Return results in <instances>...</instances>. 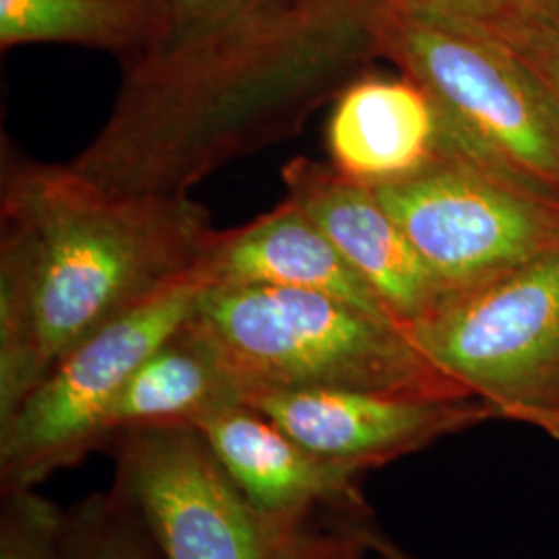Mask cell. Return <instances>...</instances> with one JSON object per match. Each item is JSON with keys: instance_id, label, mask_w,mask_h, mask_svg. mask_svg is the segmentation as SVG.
Segmentation results:
<instances>
[{"instance_id": "obj_3", "label": "cell", "mask_w": 559, "mask_h": 559, "mask_svg": "<svg viewBox=\"0 0 559 559\" xmlns=\"http://www.w3.org/2000/svg\"><path fill=\"white\" fill-rule=\"evenodd\" d=\"M187 325L242 400L297 390L475 399L427 359L406 328L320 293L210 284Z\"/></svg>"}, {"instance_id": "obj_20", "label": "cell", "mask_w": 559, "mask_h": 559, "mask_svg": "<svg viewBox=\"0 0 559 559\" xmlns=\"http://www.w3.org/2000/svg\"><path fill=\"white\" fill-rule=\"evenodd\" d=\"M360 539L365 540L369 554L376 559H417L413 558L408 551H404L399 543L385 537L380 533L373 522H365L359 528Z\"/></svg>"}, {"instance_id": "obj_7", "label": "cell", "mask_w": 559, "mask_h": 559, "mask_svg": "<svg viewBox=\"0 0 559 559\" xmlns=\"http://www.w3.org/2000/svg\"><path fill=\"white\" fill-rule=\"evenodd\" d=\"M210 284L200 265L64 355L0 423L2 491L38 487L100 448L110 406L141 365L189 323Z\"/></svg>"}, {"instance_id": "obj_12", "label": "cell", "mask_w": 559, "mask_h": 559, "mask_svg": "<svg viewBox=\"0 0 559 559\" xmlns=\"http://www.w3.org/2000/svg\"><path fill=\"white\" fill-rule=\"evenodd\" d=\"M201 267L212 284L320 293L369 316L396 321L332 240L290 200L247 226L218 230Z\"/></svg>"}, {"instance_id": "obj_9", "label": "cell", "mask_w": 559, "mask_h": 559, "mask_svg": "<svg viewBox=\"0 0 559 559\" xmlns=\"http://www.w3.org/2000/svg\"><path fill=\"white\" fill-rule=\"evenodd\" d=\"M242 402L307 450L360 473L500 419L498 411L480 399H404L353 390L267 392Z\"/></svg>"}, {"instance_id": "obj_8", "label": "cell", "mask_w": 559, "mask_h": 559, "mask_svg": "<svg viewBox=\"0 0 559 559\" xmlns=\"http://www.w3.org/2000/svg\"><path fill=\"white\" fill-rule=\"evenodd\" d=\"M369 187L419 251L443 299L559 245V205L440 152L404 179Z\"/></svg>"}, {"instance_id": "obj_1", "label": "cell", "mask_w": 559, "mask_h": 559, "mask_svg": "<svg viewBox=\"0 0 559 559\" xmlns=\"http://www.w3.org/2000/svg\"><path fill=\"white\" fill-rule=\"evenodd\" d=\"M383 0H260L122 60L100 133L69 166L115 198H189L230 162L297 138L380 57Z\"/></svg>"}, {"instance_id": "obj_18", "label": "cell", "mask_w": 559, "mask_h": 559, "mask_svg": "<svg viewBox=\"0 0 559 559\" xmlns=\"http://www.w3.org/2000/svg\"><path fill=\"white\" fill-rule=\"evenodd\" d=\"M487 27L531 64L559 106V13H543Z\"/></svg>"}, {"instance_id": "obj_4", "label": "cell", "mask_w": 559, "mask_h": 559, "mask_svg": "<svg viewBox=\"0 0 559 559\" xmlns=\"http://www.w3.org/2000/svg\"><path fill=\"white\" fill-rule=\"evenodd\" d=\"M376 38L431 102L440 154L559 205L558 102L508 41L415 0H383Z\"/></svg>"}, {"instance_id": "obj_19", "label": "cell", "mask_w": 559, "mask_h": 559, "mask_svg": "<svg viewBox=\"0 0 559 559\" xmlns=\"http://www.w3.org/2000/svg\"><path fill=\"white\" fill-rule=\"evenodd\" d=\"M464 20L498 25L506 21L533 17L543 13H559V0H415Z\"/></svg>"}, {"instance_id": "obj_13", "label": "cell", "mask_w": 559, "mask_h": 559, "mask_svg": "<svg viewBox=\"0 0 559 559\" xmlns=\"http://www.w3.org/2000/svg\"><path fill=\"white\" fill-rule=\"evenodd\" d=\"M325 140L338 173L381 185L404 179L436 158L438 119L417 83L362 75L334 102Z\"/></svg>"}, {"instance_id": "obj_15", "label": "cell", "mask_w": 559, "mask_h": 559, "mask_svg": "<svg viewBox=\"0 0 559 559\" xmlns=\"http://www.w3.org/2000/svg\"><path fill=\"white\" fill-rule=\"evenodd\" d=\"M162 0H0L2 50L59 41L131 59L162 32Z\"/></svg>"}, {"instance_id": "obj_10", "label": "cell", "mask_w": 559, "mask_h": 559, "mask_svg": "<svg viewBox=\"0 0 559 559\" xmlns=\"http://www.w3.org/2000/svg\"><path fill=\"white\" fill-rule=\"evenodd\" d=\"M282 180L286 200L332 240L406 330L443 299L438 280L369 185L302 156L284 164Z\"/></svg>"}, {"instance_id": "obj_2", "label": "cell", "mask_w": 559, "mask_h": 559, "mask_svg": "<svg viewBox=\"0 0 559 559\" xmlns=\"http://www.w3.org/2000/svg\"><path fill=\"white\" fill-rule=\"evenodd\" d=\"M0 423L67 353L200 270L218 230L191 198H115L2 145Z\"/></svg>"}, {"instance_id": "obj_5", "label": "cell", "mask_w": 559, "mask_h": 559, "mask_svg": "<svg viewBox=\"0 0 559 559\" xmlns=\"http://www.w3.org/2000/svg\"><path fill=\"white\" fill-rule=\"evenodd\" d=\"M112 487L129 501L162 559H369L365 524L323 528L265 514L224 471L198 427L119 433Z\"/></svg>"}, {"instance_id": "obj_16", "label": "cell", "mask_w": 559, "mask_h": 559, "mask_svg": "<svg viewBox=\"0 0 559 559\" xmlns=\"http://www.w3.org/2000/svg\"><path fill=\"white\" fill-rule=\"evenodd\" d=\"M67 559H162L135 508L115 487L67 510Z\"/></svg>"}, {"instance_id": "obj_14", "label": "cell", "mask_w": 559, "mask_h": 559, "mask_svg": "<svg viewBox=\"0 0 559 559\" xmlns=\"http://www.w3.org/2000/svg\"><path fill=\"white\" fill-rule=\"evenodd\" d=\"M239 402L235 380L185 325L141 365L115 400L104 420V443L127 431L198 427Z\"/></svg>"}, {"instance_id": "obj_21", "label": "cell", "mask_w": 559, "mask_h": 559, "mask_svg": "<svg viewBox=\"0 0 559 559\" xmlns=\"http://www.w3.org/2000/svg\"><path fill=\"white\" fill-rule=\"evenodd\" d=\"M369 559H371V558H369Z\"/></svg>"}, {"instance_id": "obj_6", "label": "cell", "mask_w": 559, "mask_h": 559, "mask_svg": "<svg viewBox=\"0 0 559 559\" xmlns=\"http://www.w3.org/2000/svg\"><path fill=\"white\" fill-rule=\"evenodd\" d=\"M408 334L500 419L559 443V245L510 274L448 295Z\"/></svg>"}, {"instance_id": "obj_11", "label": "cell", "mask_w": 559, "mask_h": 559, "mask_svg": "<svg viewBox=\"0 0 559 559\" xmlns=\"http://www.w3.org/2000/svg\"><path fill=\"white\" fill-rule=\"evenodd\" d=\"M224 471L260 510L276 519L318 522L325 512L344 524L371 522L360 473L323 459L249 404L226 406L198 425Z\"/></svg>"}, {"instance_id": "obj_17", "label": "cell", "mask_w": 559, "mask_h": 559, "mask_svg": "<svg viewBox=\"0 0 559 559\" xmlns=\"http://www.w3.org/2000/svg\"><path fill=\"white\" fill-rule=\"evenodd\" d=\"M67 510L36 487L2 491L0 559L64 558Z\"/></svg>"}]
</instances>
